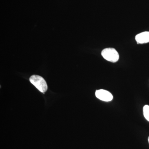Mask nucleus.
<instances>
[{"instance_id":"obj_3","label":"nucleus","mask_w":149,"mask_h":149,"mask_svg":"<svg viewBox=\"0 0 149 149\" xmlns=\"http://www.w3.org/2000/svg\"><path fill=\"white\" fill-rule=\"evenodd\" d=\"M95 95L98 99L104 102L111 101L113 98L111 93L109 91L102 89L96 91Z\"/></svg>"},{"instance_id":"obj_4","label":"nucleus","mask_w":149,"mask_h":149,"mask_svg":"<svg viewBox=\"0 0 149 149\" xmlns=\"http://www.w3.org/2000/svg\"><path fill=\"white\" fill-rule=\"evenodd\" d=\"M136 40L138 44L149 42V32H141L136 36Z\"/></svg>"},{"instance_id":"obj_5","label":"nucleus","mask_w":149,"mask_h":149,"mask_svg":"<svg viewBox=\"0 0 149 149\" xmlns=\"http://www.w3.org/2000/svg\"><path fill=\"white\" fill-rule=\"evenodd\" d=\"M143 114L145 118L149 121V106L146 105L143 107Z\"/></svg>"},{"instance_id":"obj_2","label":"nucleus","mask_w":149,"mask_h":149,"mask_svg":"<svg viewBox=\"0 0 149 149\" xmlns=\"http://www.w3.org/2000/svg\"><path fill=\"white\" fill-rule=\"evenodd\" d=\"M101 54L105 59L111 62H116L119 58L118 52L115 49L112 48L104 49L102 52Z\"/></svg>"},{"instance_id":"obj_6","label":"nucleus","mask_w":149,"mask_h":149,"mask_svg":"<svg viewBox=\"0 0 149 149\" xmlns=\"http://www.w3.org/2000/svg\"><path fill=\"white\" fill-rule=\"evenodd\" d=\"M148 141L149 143V137H148Z\"/></svg>"},{"instance_id":"obj_1","label":"nucleus","mask_w":149,"mask_h":149,"mask_svg":"<svg viewBox=\"0 0 149 149\" xmlns=\"http://www.w3.org/2000/svg\"><path fill=\"white\" fill-rule=\"evenodd\" d=\"M29 81L40 92L45 93L47 90V83L41 76L38 75H32L29 78Z\"/></svg>"}]
</instances>
